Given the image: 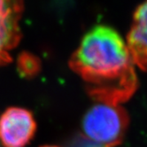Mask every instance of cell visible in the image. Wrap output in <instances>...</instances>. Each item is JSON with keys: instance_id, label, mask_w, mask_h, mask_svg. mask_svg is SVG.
<instances>
[{"instance_id": "cell-2", "label": "cell", "mask_w": 147, "mask_h": 147, "mask_svg": "<svg viewBox=\"0 0 147 147\" xmlns=\"http://www.w3.org/2000/svg\"><path fill=\"white\" fill-rule=\"evenodd\" d=\"M128 125V117L116 104L98 102L82 119V129L92 142L110 147L121 141Z\"/></svg>"}, {"instance_id": "cell-3", "label": "cell", "mask_w": 147, "mask_h": 147, "mask_svg": "<svg viewBox=\"0 0 147 147\" xmlns=\"http://www.w3.org/2000/svg\"><path fill=\"white\" fill-rule=\"evenodd\" d=\"M36 129L33 114L20 107H9L0 116V143L4 147H24Z\"/></svg>"}, {"instance_id": "cell-4", "label": "cell", "mask_w": 147, "mask_h": 147, "mask_svg": "<svg viewBox=\"0 0 147 147\" xmlns=\"http://www.w3.org/2000/svg\"><path fill=\"white\" fill-rule=\"evenodd\" d=\"M23 3L14 0H0V67L11 60L10 51L20 39V20Z\"/></svg>"}, {"instance_id": "cell-7", "label": "cell", "mask_w": 147, "mask_h": 147, "mask_svg": "<svg viewBox=\"0 0 147 147\" xmlns=\"http://www.w3.org/2000/svg\"><path fill=\"white\" fill-rule=\"evenodd\" d=\"M42 147H58V146H54V145H45V146H42Z\"/></svg>"}, {"instance_id": "cell-5", "label": "cell", "mask_w": 147, "mask_h": 147, "mask_svg": "<svg viewBox=\"0 0 147 147\" xmlns=\"http://www.w3.org/2000/svg\"><path fill=\"white\" fill-rule=\"evenodd\" d=\"M126 43L134 64L147 69V2L136 9Z\"/></svg>"}, {"instance_id": "cell-6", "label": "cell", "mask_w": 147, "mask_h": 147, "mask_svg": "<svg viewBox=\"0 0 147 147\" xmlns=\"http://www.w3.org/2000/svg\"><path fill=\"white\" fill-rule=\"evenodd\" d=\"M39 66L37 58L26 52L20 55L18 60L19 71L23 76H35L39 70Z\"/></svg>"}, {"instance_id": "cell-1", "label": "cell", "mask_w": 147, "mask_h": 147, "mask_svg": "<svg viewBox=\"0 0 147 147\" xmlns=\"http://www.w3.org/2000/svg\"><path fill=\"white\" fill-rule=\"evenodd\" d=\"M70 67L90 83L98 102L118 105L136 89L134 62L126 41L116 30L98 25L82 39Z\"/></svg>"}]
</instances>
